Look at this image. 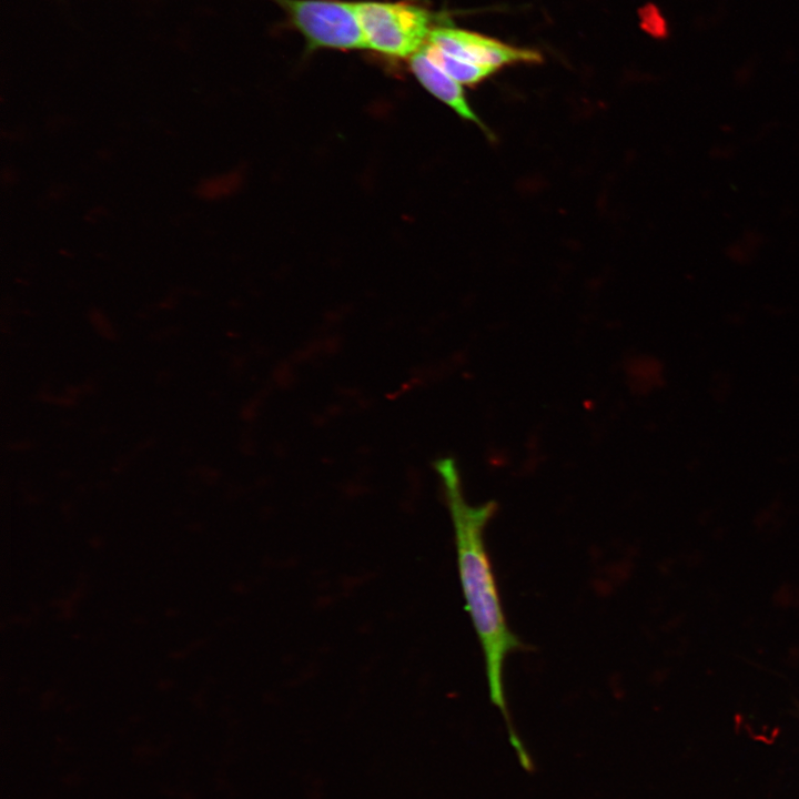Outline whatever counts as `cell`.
<instances>
[{
	"label": "cell",
	"instance_id": "1",
	"mask_svg": "<svg viewBox=\"0 0 799 799\" xmlns=\"http://www.w3.org/2000/svg\"><path fill=\"white\" fill-rule=\"evenodd\" d=\"M436 468L444 484L453 522L463 596L484 655L489 698L500 711L510 735L516 731L510 724L505 697L504 666L512 653L525 646L506 620L485 543V529L497 505L494 502L476 506L466 503L453 459L438 461Z\"/></svg>",
	"mask_w": 799,
	"mask_h": 799
},
{
	"label": "cell",
	"instance_id": "2",
	"mask_svg": "<svg viewBox=\"0 0 799 799\" xmlns=\"http://www.w3.org/2000/svg\"><path fill=\"white\" fill-rule=\"evenodd\" d=\"M366 50L393 59H411L423 50L431 33L447 22L415 0L355 1Z\"/></svg>",
	"mask_w": 799,
	"mask_h": 799
},
{
	"label": "cell",
	"instance_id": "3",
	"mask_svg": "<svg viewBox=\"0 0 799 799\" xmlns=\"http://www.w3.org/2000/svg\"><path fill=\"white\" fill-rule=\"evenodd\" d=\"M302 36L309 52L366 50L355 1L272 0Z\"/></svg>",
	"mask_w": 799,
	"mask_h": 799
},
{
	"label": "cell",
	"instance_id": "4",
	"mask_svg": "<svg viewBox=\"0 0 799 799\" xmlns=\"http://www.w3.org/2000/svg\"><path fill=\"white\" fill-rule=\"evenodd\" d=\"M427 43L453 58L495 71L510 64L540 63L543 59L536 50L513 47L447 22L433 30Z\"/></svg>",
	"mask_w": 799,
	"mask_h": 799
},
{
	"label": "cell",
	"instance_id": "5",
	"mask_svg": "<svg viewBox=\"0 0 799 799\" xmlns=\"http://www.w3.org/2000/svg\"><path fill=\"white\" fill-rule=\"evenodd\" d=\"M408 61L411 72L432 95L449 107L461 119L478 127L488 140H496L493 131L468 103L463 84L436 65L423 50Z\"/></svg>",
	"mask_w": 799,
	"mask_h": 799
},
{
	"label": "cell",
	"instance_id": "6",
	"mask_svg": "<svg viewBox=\"0 0 799 799\" xmlns=\"http://www.w3.org/2000/svg\"><path fill=\"white\" fill-rule=\"evenodd\" d=\"M423 51L436 65L461 84L477 85L496 72L493 69L453 58L428 43Z\"/></svg>",
	"mask_w": 799,
	"mask_h": 799
},
{
	"label": "cell",
	"instance_id": "7",
	"mask_svg": "<svg viewBox=\"0 0 799 799\" xmlns=\"http://www.w3.org/2000/svg\"><path fill=\"white\" fill-rule=\"evenodd\" d=\"M644 26L655 37H665L667 34V23L655 7L649 6L645 10Z\"/></svg>",
	"mask_w": 799,
	"mask_h": 799
}]
</instances>
